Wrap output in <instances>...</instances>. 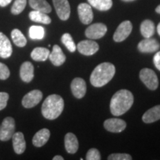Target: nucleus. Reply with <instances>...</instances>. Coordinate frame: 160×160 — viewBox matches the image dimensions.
Segmentation results:
<instances>
[{"instance_id": "obj_1", "label": "nucleus", "mask_w": 160, "mask_h": 160, "mask_svg": "<svg viewBox=\"0 0 160 160\" xmlns=\"http://www.w3.org/2000/svg\"><path fill=\"white\" fill-rule=\"evenodd\" d=\"M133 103V95L128 90H120L113 96L110 104V109L113 116L123 115L131 108Z\"/></svg>"}, {"instance_id": "obj_2", "label": "nucleus", "mask_w": 160, "mask_h": 160, "mask_svg": "<svg viewBox=\"0 0 160 160\" xmlns=\"http://www.w3.org/2000/svg\"><path fill=\"white\" fill-rule=\"evenodd\" d=\"M115 66L110 62H103L97 65L92 72L90 81L94 87L100 88L109 82L114 77Z\"/></svg>"}, {"instance_id": "obj_3", "label": "nucleus", "mask_w": 160, "mask_h": 160, "mask_svg": "<svg viewBox=\"0 0 160 160\" xmlns=\"http://www.w3.org/2000/svg\"><path fill=\"white\" fill-rule=\"evenodd\" d=\"M64 106L65 102L60 96L50 95L46 98L42 106V114L47 119H56L62 113Z\"/></svg>"}, {"instance_id": "obj_4", "label": "nucleus", "mask_w": 160, "mask_h": 160, "mask_svg": "<svg viewBox=\"0 0 160 160\" xmlns=\"http://www.w3.org/2000/svg\"><path fill=\"white\" fill-rule=\"evenodd\" d=\"M139 78L145 84L148 88L151 91H155L159 86V81L157 74L153 70L150 68H143L139 73Z\"/></svg>"}, {"instance_id": "obj_5", "label": "nucleus", "mask_w": 160, "mask_h": 160, "mask_svg": "<svg viewBox=\"0 0 160 160\" xmlns=\"http://www.w3.org/2000/svg\"><path fill=\"white\" fill-rule=\"evenodd\" d=\"M15 131V120L12 117L4 119L0 128V140L8 141L13 137Z\"/></svg>"}, {"instance_id": "obj_6", "label": "nucleus", "mask_w": 160, "mask_h": 160, "mask_svg": "<svg viewBox=\"0 0 160 160\" xmlns=\"http://www.w3.org/2000/svg\"><path fill=\"white\" fill-rule=\"evenodd\" d=\"M132 29H133V26H132L131 22L128 20L122 22L116 30L114 34H113V40L117 42L124 41L131 34Z\"/></svg>"}, {"instance_id": "obj_7", "label": "nucleus", "mask_w": 160, "mask_h": 160, "mask_svg": "<svg viewBox=\"0 0 160 160\" xmlns=\"http://www.w3.org/2000/svg\"><path fill=\"white\" fill-rule=\"evenodd\" d=\"M107 26L103 23H95L90 25L85 31V36L88 39H101L107 33Z\"/></svg>"}, {"instance_id": "obj_8", "label": "nucleus", "mask_w": 160, "mask_h": 160, "mask_svg": "<svg viewBox=\"0 0 160 160\" xmlns=\"http://www.w3.org/2000/svg\"><path fill=\"white\" fill-rule=\"evenodd\" d=\"M42 93L39 90H33L28 93L22 98V104L25 108H31L37 105L42 99Z\"/></svg>"}, {"instance_id": "obj_9", "label": "nucleus", "mask_w": 160, "mask_h": 160, "mask_svg": "<svg viewBox=\"0 0 160 160\" xmlns=\"http://www.w3.org/2000/svg\"><path fill=\"white\" fill-rule=\"evenodd\" d=\"M53 5L58 17L62 21L69 19L71 14V6L68 0H53Z\"/></svg>"}, {"instance_id": "obj_10", "label": "nucleus", "mask_w": 160, "mask_h": 160, "mask_svg": "<svg viewBox=\"0 0 160 160\" xmlns=\"http://www.w3.org/2000/svg\"><path fill=\"white\" fill-rule=\"evenodd\" d=\"M99 45L92 40H83L78 44L77 49L82 54L85 56H91L99 51Z\"/></svg>"}, {"instance_id": "obj_11", "label": "nucleus", "mask_w": 160, "mask_h": 160, "mask_svg": "<svg viewBox=\"0 0 160 160\" xmlns=\"http://www.w3.org/2000/svg\"><path fill=\"white\" fill-rule=\"evenodd\" d=\"M126 122L123 119L111 118L106 119L104 122V127L108 131L112 133H120L126 128Z\"/></svg>"}, {"instance_id": "obj_12", "label": "nucleus", "mask_w": 160, "mask_h": 160, "mask_svg": "<svg viewBox=\"0 0 160 160\" xmlns=\"http://www.w3.org/2000/svg\"><path fill=\"white\" fill-rule=\"evenodd\" d=\"M78 14L80 21L85 25H89L93 19V13L91 5L87 3H81L78 6Z\"/></svg>"}, {"instance_id": "obj_13", "label": "nucleus", "mask_w": 160, "mask_h": 160, "mask_svg": "<svg viewBox=\"0 0 160 160\" xmlns=\"http://www.w3.org/2000/svg\"><path fill=\"white\" fill-rule=\"evenodd\" d=\"M160 45L157 40L153 38H145L138 45V49L141 53H153L159 49Z\"/></svg>"}, {"instance_id": "obj_14", "label": "nucleus", "mask_w": 160, "mask_h": 160, "mask_svg": "<svg viewBox=\"0 0 160 160\" xmlns=\"http://www.w3.org/2000/svg\"><path fill=\"white\" fill-rule=\"evenodd\" d=\"M71 88L73 95L76 98L82 99V98L85 97L86 91H87V86H86L85 81L82 78H75L72 81Z\"/></svg>"}, {"instance_id": "obj_15", "label": "nucleus", "mask_w": 160, "mask_h": 160, "mask_svg": "<svg viewBox=\"0 0 160 160\" xmlns=\"http://www.w3.org/2000/svg\"><path fill=\"white\" fill-rule=\"evenodd\" d=\"M13 48L8 38L0 32V57L3 59L9 58L12 55Z\"/></svg>"}, {"instance_id": "obj_16", "label": "nucleus", "mask_w": 160, "mask_h": 160, "mask_svg": "<svg viewBox=\"0 0 160 160\" xmlns=\"http://www.w3.org/2000/svg\"><path fill=\"white\" fill-rule=\"evenodd\" d=\"M20 77L25 82H30L34 77V67L30 62H25L20 67Z\"/></svg>"}, {"instance_id": "obj_17", "label": "nucleus", "mask_w": 160, "mask_h": 160, "mask_svg": "<svg viewBox=\"0 0 160 160\" xmlns=\"http://www.w3.org/2000/svg\"><path fill=\"white\" fill-rule=\"evenodd\" d=\"M48 58L52 64L55 66H61L66 60L65 55L64 54L61 48L57 45H53V50L51 53H50Z\"/></svg>"}, {"instance_id": "obj_18", "label": "nucleus", "mask_w": 160, "mask_h": 160, "mask_svg": "<svg viewBox=\"0 0 160 160\" xmlns=\"http://www.w3.org/2000/svg\"><path fill=\"white\" fill-rule=\"evenodd\" d=\"M13 150L17 154H22L26 149V142L25 137L22 132H17L13 133Z\"/></svg>"}, {"instance_id": "obj_19", "label": "nucleus", "mask_w": 160, "mask_h": 160, "mask_svg": "<svg viewBox=\"0 0 160 160\" xmlns=\"http://www.w3.org/2000/svg\"><path fill=\"white\" fill-rule=\"evenodd\" d=\"M51 133L50 131L47 128H43L36 133L34 137H33V145L36 147H42L48 141Z\"/></svg>"}, {"instance_id": "obj_20", "label": "nucleus", "mask_w": 160, "mask_h": 160, "mask_svg": "<svg viewBox=\"0 0 160 160\" xmlns=\"http://www.w3.org/2000/svg\"><path fill=\"white\" fill-rule=\"evenodd\" d=\"M65 147L68 153H77L79 148V142L76 136L72 133H68L65 137Z\"/></svg>"}, {"instance_id": "obj_21", "label": "nucleus", "mask_w": 160, "mask_h": 160, "mask_svg": "<svg viewBox=\"0 0 160 160\" xmlns=\"http://www.w3.org/2000/svg\"><path fill=\"white\" fill-rule=\"evenodd\" d=\"M160 119V105L154 106L148 110L142 116V121L145 123H153Z\"/></svg>"}, {"instance_id": "obj_22", "label": "nucleus", "mask_w": 160, "mask_h": 160, "mask_svg": "<svg viewBox=\"0 0 160 160\" xmlns=\"http://www.w3.org/2000/svg\"><path fill=\"white\" fill-rule=\"evenodd\" d=\"M29 5L35 11L48 13L51 12L52 8L46 0H29Z\"/></svg>"}, {"instance_id": "obj_23", "label": "nucleus", "mask_w": 160, "mask_h": 160, "mask_svg": "<svg viewBox=\"0 0 160 160\" xmlns=\"http://www.w3.org/2000/svg\"><path fill=\"white\" fill-rule=\"evenodd\" d=\"M29 18L31 21L45 24V25H49L51 22V19L49 17V16L47 15V13L39 11H35V10L30 12Z\"/></svg>"}, {"instance_id": "obj_24", "label": "nucleus", "mask_w": 160, "mask_h": 160, "mask_svg": "<svg viewBox=\"0 0 160 160\" xmlns=\"http://www.w3.org/2000/svg\"><path fill=\"white\" fill-rule=\"evenodd\" d=\"M50 51L45 48L38 47L36 48L32 51L31 57L34 61L37 62H44L48 59L49 57Z\"/></svg>"}, {"instance_id": "obj_25", "label": "nucleus", "mask_w": 160, "mask_h": 160, "mask_svg": "<svg viewBox=\"0 0 160 160\" xmlns=\"http://www.w3.org/2000/svg\"><path fill=\"white\" fill-rule=\"evenodd\" d=\"M140 31L145 38L151 37L155 32L154 23L149 19L145 20L140 25Z\"/></svg>"}, {"instance_id": "obj_26", "label": "nucleus", "mask_w": 160, "mask_h": 160, "mask_svg": "<svg viewBox=\"0 0 160 160\" xmlns=\"http://www.w3.org/2000/svg\"><path fill=\"white\" fill-rule=\"evenodd\" d=\"M88 2H89L90 5L102 11H108L113 5L112 0H88Z\"/></svg>"}, {"instance_id": "obj_27", "label": "nucleus", "mask_w": 160, "mask_h": 160, "mask_svg": "<svg viewBox=\"0 0 160 160\" xmlns=\"http://www.w3.org/2000/svg\"><path fill=\"white\" fill-rule=\"evenodd\" d=\"M11 38L13 43L18 47H25L27 44V39L23 33L19 29H13L11 32Z\"/></svg>"}, {"instance_id": "obj_28", "label": "nucleus", "mask_w": 160, "mask_h": 160, "mask_svg": "<svg viewBox=\"0 0 160 160\" xmlns=\"http://www.w3.org/2000/svg\"><path fill=\"white\" fill-rule=\"evenodd\" d=\"M45 37V29L42 26L33 25L29 29V37L31 39H42Z\"/></svg>"}, {"instance_id": "obj_29", "label": "nucleus", "mask_w": 160, "mask_h": 160, "mask_svg": "<svg viewBox=\"0 0 160 160\" xmlns=\"http://www.w3.org/2000/svg\"><path fill=\"white\" fill-rule=\"evenodd\" d=\"M61 41L70 52L76 51V50H77V45H75L73 38H72L71 34H69L68 33H64L61 38Z\"/></svg>"}, {"instance_id": "obj_30", "label": "nucleus", "mask_w": 160, "mask_h": 160, "mask_svg": "<svg viewBox=\"0 0 160 160\" xmlns=\"http://www.w3.org/2000/svg\"><path fill=\"white\" fill-rule=\"evenodd\" d=\"M27 0H15L14 3L12 5L11 13L14 15L21 13L25 8Z\"/></svg>"}, {"instance_id": "obj_31", "label": "nucleus", "mask_w": 160, "mask_h": 160, "mask_svg": "<svg viewBox=\"0 0 160 160\" xmlns=\"http://www.w3.org/2000/svg\"><path fill=\"white\" fill-rule=\"evenodd\" d=\"M86 159L87 160H100L101 155L99 151L96 148H91L88 151L86 154Z\"/></svg>"}, {"instance_id": "obj_32", "label": "nucleus", "mask_w": 160, "mask_h": 160, "mask_svg": "<svg viewBox=\"0 0 160 160\" xmlns=\"http://www.w3.org/2000/svg\"><path fill=\"white\" fill-rule=\"evenodd\" d=\"M109 160H131L132 157L128 153H113L108 156Z\"/></svg>"}, {"instance_id": "obj_33", "label": "nucleus", "mask_w": 160, "mask_h": 160, "mask_svg": "<svg viewBox=\"0 0 160 160\" xmlns=\"http://www.w3.org/2000/svg\"><path fill=\"white\" fill-rule=\"evenodd\" d=\"M10 70L5 64L0 62V79L5 80L10 77Z\"/></svg>"}, {"instance_id": "obj_34", "label": "nucleus", "mask_w": 160, "mask_h": 160, "mask_svg": "<svg viewBox=\"0 0 160 160\" xmlns=\"http://www.w3.org/2000/svg\"><path fill=\"white\" fill-rule=\"evenodd\" d=\"M8 99V93H5V92H0V111L5 108Z\"/></svg>"}, {"instance_id": "obj_35", "label": "nucleus", "mask_w": 160, "mask_h": 160, "mask_svg": "<svg viewBox=\"0 0 160 160\" xmlns=\"http://www.w3.org/2000/svg\"><path fill=\"white\" fill-rule=\"evenodd\" d=\"M153 63L155 67L160 71V51H158L153 57Z\"/></svg>"}, {"instance_id": "obj_36", "label": "nucleus", "mask_w": 160, "mask_h": 160, "mask_svg": "<svg viewBox=\"0 0 160 160\" xmlns=\"http://www.w3.org/2000/svg\"><path fill=\"white\" fill-rule=\"evenodd\" d=\"M12 2V0H0V6L1 7H6Z\"/></svg>"}, {"instance_id": "obj_37", "label": "nucleus", "mask_w": 160, "mask_h": 160, "mask_svg": "<svg viewBox=\"0 0 160 160\" xmlns=\"http://www.w3.org/2000/svg\"><path fill=\"white\" fill-rule=\"evenodd\" d=\"M64 158L62 157V156H55L53 158V160H63Z\"/></svg>"}, {"instance_id": "obj_38", "label": "nucleus", "mask_w": 160, "mask_h": 160, "mask_svg": "<svg viewBox=\"0 0 160 160\" xmlns=\"http://www.w3.org/2000/svg\"><path fill=\"white\" fill-rule=\"evenodd\" d=\"M156 12L160 14V5L157 7V8H156Z\"/></svg>"}, {"instance_id": "obj_39", "label": "nucleus", "mask_w": 160, "mask_h": 160, "mask_svg": "<svg viewBox=\"0 0 160 160\" xmlns=\"http://www.w3.org/2000/svg\"><path fill=\"white\" fill-rule=\"evenodd\" d=\"M157 33L160 36V22L159 23V25L157 26Z\"/></svg>"}, {"instance_id": "obj_40", "label": "nucleus", "mask_w": 160, "mask_h": 160, "mask_svg": "<svg viewBox=\"0 0 160 160\" xmlns=\"http://www.w3.org/2000/svg\"><path fill=\"white\" fill-rule=\"evenodd\" d=\"M124 2H132V1H134V0H122Z\"/></svg>"}]
</instances>
